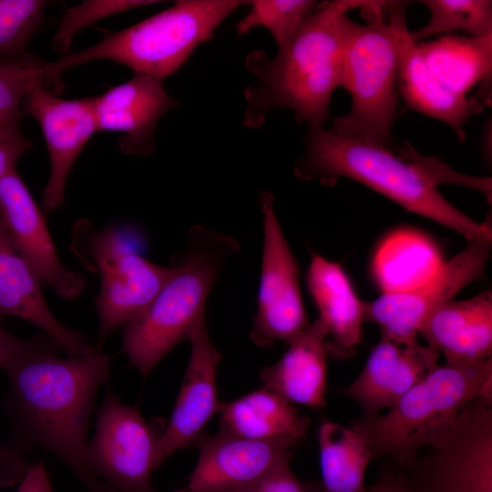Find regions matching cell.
Returning <instances> with one entry per match:
<instances>
[{
  "label": "cell",
  "mask_w": 492,
  "mask_h": 492,
  "mask_svg": "<svg viewBox=\"0 0 492 492\" xmlns=\"http://www.w3.org/2000/svg\"><path fill=\"white\" fill-rule=\"evenodd\" d=\"M46 334L4 371L7 408L17 437L63 461L87 492H116L92 471L87 430L96 395L110 378V357L101 351L60 358Z\"/></svg>",
  "instance_id": "cell-1"
},
{
  "label": "cell",
  "mask_w": 492,
  "mask_h": 492,
  "mask_svg": "<svg viewBox=\"0 0 492 492\" xmlns=\"http://www.w3.org/2000/svg\"><path fill=\"white\" fill-rule=\"evenodd\" d=\"M378 5L366 0L322 2L275 57L260 49L250 52L245 67L257 81L244 90V126L260 128L270 110L290 108L309 130L323 128L332 96L343 87L342 20L351 10L368 12Z\"/></svg>",
  "instance_id": "cell-2"
},
{
  "label": "cell",
  "mask_w": 492,
  "mask_h": 492,
  "mask_svg": "<svg viewBox=\"0 0 492 492\" xmlns=\"http://www.w3.org/2000/svg\"><path fill=\"white\" fill-rule=\"evenodd\" d=\"M302 180L332 187L339 178L362 183L402 206L473 240L492 241L490 222H478L450 203L408 144L393 148L365 138L339 136L323 128L309 130L304 152L293 167Z\"/></svg>",
  "instance_id": "cell-3"
},
{
  "label": "cell",
  "mask_w": 492,
  "mask_h": 492,
  "mask_svg": "<svg viewBox=\"0 0 492 492\" xmlns=\"http://www.w3.org/2000/svg\"><path fill=\"white\" fill-rule=\"evenodd\" d=\"M249 5L241 0H179L141 22L116 32H105L96 45L68 52L46 63V77L55 92L67 70L95 60L122 64L135 74L162 81L186 63L214 30L237 8Z\"/></svg>",
  "instance_id": "cell-4"
},
{
  "label": "cell",
  "mask_w": 492,
  "mask_h": 492,
  "mask_svg": "<svg viewBox=\"0 0 492 492\" xmlns=\"http://www.w3.org/2000/svg\"><path fill=\"white\" fill-rule=\"evenodd\" d=\"M239 241L201 225L192 226L177 270L148 309L124 327L121 350L129 364L147 376L179 343L188 340L205 315L210 291Z\"/></svg>",
  "instance_id": "cell-5"
},
{
  "label": "cell",
  "mask_w": 492,
  "mask_h": 492,
  "mask_svg": "<svg viewBox=\"0 0 492 492\" xmlns=\"http://www.w3.org/2000/svg\"><path fill=\"white\" fill-rule=\"evenodd\" d=\"M492 381V358L437 365L384 415H362L351 427L366 439L372 460L404 468L436 446L464 408Z\"/></svg>",
  "instance_id": "cell-6"
},
{
  "label": "cell",
  "mask_w": 492,
  "mask_h": 492,
  "mask_svg": "<svg viewBox=\"0 0 492 492\" xmlns=\"http://www.w3.org/2000/svg\"><path fill=\"white\" fill-rule=\"evenodd\" d=\"M384 8L364 14L366 24L355 23L348 15L342 20V87L349 92L352 101L349 112L333 118L327 130L393 148L398 50L395 29Z\"/></svg>",
  "instance_id": "cell-7"
},
{
  "label": "cell",
  "mask_w": 492,
  "mask_h": 492,
  "mask_svg": "<svg viewBox=\"0 0 492 492\" xmlns=\"http://www.w3.org/2000/svg\"><path fill=\"white\" fill-rule=\"evenodd\" d=\"M72 250L83 265L100 275L95 299L98 317L96 349L140 316L177 270L153 263L133 251L113 228L95 230L86 220L73 231Z\"/></svg>",
  "instance_id": "cell-8"
},
{
  "label": "cell",
  "mask_w": 492,
  "mask_h": 492,
  "mask_svg": "<svg viewBox=\"0 0 492 492\" xmlns=\"http://www.w3.org/2000/svg\"><path fill=\"white\" fill-rule=\"evenodd\" d=\"M427 450L401 468L415 492H492V403L475 398Z\"/></svg>",
  "instance_id": "cell-9"
},
{
  "label": "cell",
  "mask_w": 492,
  "mask_h": 492,
  "mask_svg": "<svg viewBox=\"0 0 492 492\" xmlns=\"http://www.w3.org/2000/svg\"><path fill=\"white\" fill-rule=\"evenodd\" d=\"M263 246L257 312L251 340L260 347L288 343L309 324L300 286V268L278 220L270 191L260 195Z\"/></svg>",
  "instance_id": "cell-10"
},
{
  "label": "cell",
  "mask_w": 492,
  "mask_h": 492,
  "mask_svg": "<svg viewBox=\"0 0 492 492\" xmlns=\"http://www.w3.org/2000/svg\"><path fill=\"white\" fill-rule=\"evenodd\" d=\"M492 241H469L462 251L414 288L384 292L364 302L365 321L375 323L383 337L402 343L417 342L419 329L432 312L483 277Z\"/></svg>",
  "instance_id": "cell-11"
},
{
  "label": "cell",
  "mask_w": 492,
  "mask_h": 492,
  "mask_svg": "<svg viewBox=\"0 0 492 492\" xmlns=\"http://www.w3.org/2000/svg\"><path fill=\"white\" fill-rule=\"evenodd\" d=\"M159 436L137 407L108 390L88 442L90 467L116 492H156L152 472Z\"/></svg>",
  "instance_id": "cell-12"
},
{
  "label": "cell",
  "mask_w": 492,
  "mask_h": 492,
  "mask_svg": "<svg viewBox=\"0 0 492 492\" xmlns=\"http://www.w3.org/2000/svg\"><path fill=\"white\" fill-rule=\"evenodd\" d=\"M21 113L35 118L43 132L50 173L42 207L57 210L65 202V188L71 169L93 134L97 131L91 97L66 99L39 83L24 97Z\"/></svg>",
  "instance_id": "cell-13"
},
{
  "label": "cell",
  "mask_w": 492,
  "mask_h": 492,
  "mask_svg": "<svg viewBox=\"0 0 492 492\" xmlns=\"http://www.w3.org/2000/svg\"><path fill=\"white\" fill-rule=\"evenodd\" d=\"M0 219L12 243L42 283L67 301L81 294L86 278L62 263L41 209L15 169L0 180Z\"/></svg>",
  "instance_id": "cell-14"
},
{
  "label": "cell",
  "mask_w": 492,
  "mask_h": 492,
  "mask_svg": "<svg viewBox=\"0 0 492 492\" xmlns=\"http://www.w3.org/2000/svg\"><path fill=\"white\" fill-rule=\"evenodd\" d=\"M188 340L189 364L169 420L159 437L155 469L179 449L194 445L218 411L217 371L222 354L210 336L205 315L196 322Z\"/></svg>",
  "instance_id": "cell-15"
},
{
  "label": "cell",
  "mask_w": 492,
  "mask_h": 492,
  "mask_svg": "<svg viewBox=\"0 0 492 492\" xmlns=\"http://www.w3.org/2000/svg\"><path fill=\"white\" fill-rule=\"evenodd\" d=\"M408 5L407 1H385L384 8L397 40V92L408 108L446 123L463 143L465 126L487 104L480 97L453 93L433 74L407 28Z\"/></svg>",
  "instance_id": "cell-16"
},
{
  "label": "cell",
  "mask_w": 492,
  "mask_h": 492,
  "mask_svg": "<svg viewBox=\"0 0 492 492\" xmlns=\"http://www.w3.org/2000/svg\"><path fill=\"white\" fill-rule=\"evenodd\" d=\"M199 458L187 486L178 492H248L282 461L292 446L257 441L220 431L194 444Z\"/></svg>",
  "instance_id": "cell-17"
},
{
  "label": "cell",
  "mask_w": 492,
  "mask_h": 492,
  "mask_svg": "<svg viewBox=\"0 0 492 492\" xmlns=\"http://www.w3.org/2000/svg\"><path fill=\"white\" fill-rule=\"evenodd\" d=\"M440 354L417 342L380 336L358 376L340 392L360 406L363 415L390 409L438 365Z\"/></svg>",
  "instance_id": "cell-18"
},
{
  "label": "cell",
  "mask_w": 492,
  "mask_h": 492,
  "mask_svg": "<svg viewBox=\"0 0 492 492\" xmlns=\"http://www.w3.org/2000/svg\"><path fill=\"white\" fill-rule=\"evenodd\" d=\"M97 131H119L120 150L137 157L154 153V129L159 120L179 102L160 81L135 74L128 81L91 97Z\"/></svg>",
  "instance_id": "cell-19"
},
{
  "label": "cell",
  "mask_w": 492,
  "mask_h": 492,
  "mask_svg": "<svg viewBox=\"0 0 492 492\" xmlns=\"http://www.w3.org/2000/svg\"><path fill=\"white\" fill-rule=\"evenodd\" d=\"M42 284L12 243L0 219V322L13 316L34 324L68 356L96 352L83 333L55 317L45 300Z\"/></svg>",
  "instance_id": "cell-20"
},
{
  "label": "cell",
  "mask_w": 492,
  "mask_h": 492,
  "mask_svg": "<svg viewBox=\"0 0 492 492\" xmlns=\"http://www.w3.org/2000/svg\"><path fill=\"white\" fill-rule=\"evenodd\" d=\"M418 334L446 363L492 358V291L442 304L425 320Z\"/></svg>",
  "instance_id": "cell-21"
},
{
  "label": "cell",
  "mask_w": 492,
  "mask_h": 492,
  "mask_svg": "<svg viewBox=\"0 0 492 492\" xmlns=\"http://www.w3.org/2000/svg\"><path fill=\"white\" fill-rule=\"evenodd\" d=\"M306 284L327 332L329 356L344 359L356 352L365 322L364 302L341 264L320 254L312 257Z\"/></svg>",
  "instance_id": "cell-22"
},
{
  "label": "cell",
  "mask_w": 492,
  "mask_h": 492,
  "mask_svg": "<svg viewBox=\"0 0 492 492\" xmlns=\"http://www.w3.org/2000/svg\"><path fill=\"white\" fill-rule=\"evenodd\" d=\"M287 344L282 356L261 371L263 387L294 405L323 408L329 357L325 327L317 318Z\"/></svg>",
  "instance_id": "cell-23"
},
{
  "label": "cell",
  "mask_w": 492,
  "mask_h": 492,
  "mask_svg": "<svg viewBox=\"0 0 492 492\" xmlns=\"http://www.w3.org/2000/svg\"><path fill=\"white\" fill-rule=\"evenodd\" d=\"M217 413L220 431L292 446L305 438L310 425V419L294 405L265 387L235 400L220 401Z\"/></svg>",
  "instance_id": "cell-24"
},
{
  "label": "cell",
  "mask_w": 492,
  "mask_h": 492,
  "mask_svg": "<svg viewBox=\"0 0 492 492\" xmlns=\"http://www.w3.org/2000/svg\"><path fill=\"white\" fill-rule=\"evenodd\" d=\"M417 46L433 74L455 94L467 97L477 86L491 81L492 35H444Z\"/></svg>",
  "instance_id": "cell-25"
},
{
  "label": "cell",
  "mask_w": 492,
  "mask_h": 492,
  "mask_svg": "<svg viewBox=\"0 0 492 492\" xmlns=\"http://www.w3.org/2000/svg\"><path fill=\"white\" fill-rule=\"evenodd\" d=\"M323 492H365L372 460L364 436L351 426L324 421L317 434Z\"/></svg>",
  "instance_id": "cell-26"
},
{
  "label": "cell",
  "mask_w": 492,
  "mask_h": 492,
  "mask_svg": "<svg viewBox=\"0 0 492 492\" xmlns=\"http://www.w3.org/2000/svg\"><path fill=\"white\" fill-rule=\"evenodd\" d=\"M430 13L424 26L411 32L412 39L422 42L457 30L468 36L484 37L492 35V1L490 0H421Z\"/></svg>",
  "instance_id": "cell-27"
},
{
  "label": "cell",
  "mask_w": 492,
  "mask_h": 492,
  "mask_svg": "<svg viewBox=\"0 0 492 492\" xmlns=\"http://www.w3.org/2000/svg\"><path fill=\"white\" fill-rule=\"evenodd\" d=\"M46 63L32 54L0 59V133H18L26 94L42 83L46 88Z\"/></svg>",
  "instance_id": "cell-28"
},
{
  "label": "cell",
  "mask_w": 492,
  "mask_h": 492,
  "mask_svg": "<svg viewBox=\"0 0 492 492\" xmlns=\"http://www.w3.org/2000/svg\"><path fill=\"white\" fill-rule=\"evenodd\" d=\"M317 5V1L311 0L249 1L251 9L237 24V35H245L257 26H264L281 48L296 35Z\"/></svg>",
  "instance_id": "cell-29"
},
{
  "label": "cell",
  "mask_w": 492,
  "mask_h": 492,
  "mask_svg": "<svg viewBox=\"0 0 492 492\" xmlns=\"http://www.w3.org/2000/svg\"><path fill=\"white\" fill-rule=\"evenodd\" d=\"M46 0H0V59L27 54L26 46L43 23Z\"/></svg>",
  "instance_id": "cell-30"
},
{
  "label": "cell",
  "mask_w": 492,
  "mask_h": 492,
  "mask_svg": "<svg viewBox=\"0 0 492 492\" xmlns=\"http://www.w3.org/2000/svg\"><path fill=\"white\" fill-rule=\"evenodd\" d=\"M159 3L151 0H87L68 8L63 15L53 49L62 55L68 53L73 37L82 29L116 14Z\"/></svg>",
  "instance_id": "cell-31"
},
{
  "label": "cell",
  "mask_w": 492,
  "mask_h": 492,
  "mask_svg": "<svg viewBox=\"0 0 492 492\" xmlns=\"http://www.w3.org/2000/svg\"><path fill=\"white\" fill-rule=\"evenodd\" d=\"M290 459L275 466L248 492H323L320 482H304L290 466Z\"/></svg>",
  "instance_id": "cell-32"
},
{
  "label": "cell",
  "mask_w": 492,
  "mask_h": 492,
  "mask_svg": "<svg viewBox=\"0 0 492 492\" xmlns=\"http://www.w3.org/2000/svg\"><path fill=\"white\" fill-rule=\"evenodd\" d=\"M29 466L23 450L0 446V487H7L20 482Z\"/></svg>",
  "instance_id": "cell-33"
},
{
  "label": "cell",
  "mask_w": 492,
  "mask_h": 492,
  "mask_svg": "<svg viewBox=\"0 0 492 492\" xmlns=\"http://www.w3.org/2000/svg\"><path fill=\"white\" fill-rule=\"evenodd\" d=\"M32 148L21 132L0 133V180L15 169L16 162Z\"/></svg>",
  "instance_id": "cell-34"
},
{
  "label": "cell",
  "mask_w": 492,
  "mask_h": 492,
  "mask_svg": "<svg viewBox=\"0 0 492 492\" xmlns=\"http://www.w3.org/2000/svg\"><path fill=\"white\" fill-rule=\"evenodd\" d=\"M37 336L24 340L7 332L0 322V369L5 370L15 358L31 349Z\"/></svg>",
  "instance_id": "cell-35"
},
{
  "label": "cell",
  "mask_w": 492,
  "mask_h": 492,
  "mask_svg": "<svg viewBox=\"0 0 492 492\" xmlns=\"http://www.w3.org/2000/svg\"><path fill=\"white\" fill-rule=\"evenodd\" d=\"M365 492H415L401 469L386 467Z\"/></svg>",
  "instance_id": "cell-36"
},
{
  "label": "cell",
  "mask_w": 492,
  "mask_h": 492,
  "mask_svg": "<svg viewBox=\"0 0 492 492\" xmlns=\"http://www.w3.org/2000/svg\"><path fill=\"white\" fill-rule=\"evenodd\" d=\"M15 492H53L48 474L42 461L30 465Z\"/></svg>",
  "instance_id": "cell-37"
},
{
  "label": "cell",
  "mask_w": 492,
  "mask_h": 492,
  "mask_svg": "<svg viewBox=\"0 0 492 492\" xmlns=\"http://www.w3.org/2000/svg\"><path fill=\"white\" fill-rule=\"evenodd\" d=\"M491 118L487 119L483 131H482V138H481V145H482V150L483 154L487 159V162L491 163L492 159V148H491Z\"/></svg>",
  "instance_id": "cell-38"
}]
</instances>
